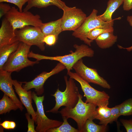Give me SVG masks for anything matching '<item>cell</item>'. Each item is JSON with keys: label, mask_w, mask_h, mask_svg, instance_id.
Here are the masks:
<instances>
[{"label": "cell", "mask_w": 132, "mask_h": 132, "mask_svg": "<svg viewBox=\"0 0 132 132\" xmlns=\"http://www.w3.org/2000/svg\"><path fill=\"white\" fill-rule=\"evenodd\" d=\"M88 45L82 44H75L74 52L71 51V53L62 56H48L33 53L31 51L28 55V57L32 58L39 61L42 60H49L58 61L65 66L67 73L71 71L75 64L80 59L85 57H92L94 56V51Z\"/></svg>", "instance_id": "cell-1"}, {"label": "cell", "mask_w": 132, "mask_h": 132, "mask_svg": "<svg viewBox=\"0 0 132 132\" xmlns=\"http://www.w3.org/2000/svg\"><path fill=\"white\" fill-rule=\"evenodd\" d=\"M64 78L66 85L65 89L62 91L58 88L55 93L52 95L55 98V105L52 109L46 112L56 113L58 112V110L61 107L73 108L77 103L80 93L74 79L70 77L68 79L66 76Z\"/></svg>", "instance_id": "cell-2"}, {"label": "cell", "mask_w": 132, "mask_h": 132, "mask_svg": "<svg viewBox=\"0 0 132 132\" xmlns=\"http://www.w3.org/2000/svg\"><path fill=\"white\" fill-rule=\"evenodd\" d=\"M83 97L79 94L78 101L73 108L67 107L59 111L62 117L71 118L76 122L78 129L80 132H83L84 125L86 120L90 118L95 110L97 106L83 101Z\"/></svg>", "instance_id": "cell-3"}, {"label": "cell", "mask_w": 132, "mask_h": 132, "mask_svg": "<svg viewBox=\"0 0 132 132\" xmlns=\"http://www.w3.org/2000/svg\"><path fill=\"white\" fill-rule=\"evenodd\" d=\"M98 12L97 10L94 9L80 26L73 31L72 33L74 37L79 39L90 46L93 41L88 39L87 36L91 31L97 28L108 29L113 26L114 20L110 22L103 21L97 15Z\"/></svg>", "instance_id": "cell-4"}, {"label": "cell", "mask_w": 132, "mask_h": 132, "mask_svg": "<svg viewBox=\"0 0 132 132\" xmlns=\"http://www.w3.org/2000/svg\"><path fill=\"white\" fill-rule=\"evenodd\" d=\"M31 46L20 42L17 49L10 56L2 69L11 73L18 72L25 67L38 64L39 61H32L28 58Z\"/></svg>", "instance_id": "cell-5"}, {"label": "cell", "mask_w": 132, "mask_h": 132, "mask_svg": "<svg viewBox=\"0 0 132 132\" xmlns=\"http://www.w3.org/2000/svg\"><path fill=\"white\" fill-rule=\"evenodd\" d=\"M10 22L14 31L27 26L40 27L43 23L40 16L28 11H20L13 6L4 16Z\"/></svg>", "instance_id": "cell-6"}, {"label": "cell", "mask_w": 132, "mask_h": 132, "mask_svg": "<svg viewBox=\"0 0 132 132\" xmlns=\"http://www.w3.org/2000/svg\"><path fill=\"white\" fill-rule=\"evenodd\" d=\"M67 74L80 84L84 93V96L86 98V103L92 104L98 107L103 105H108L110 97L105 91L96 89L76 72L70 71Z\"/></svg>", "instance_id": "cell-7"}, {"label": "cell", "mask_w": 132, "mask_h": 132, "mask_svg": "<svg viewBox=\"0 0 132 132\" xmlns=\"http://www.w3.org/2000/svg\"><path fill=\"white\" fill-rule=\"evenodd\" d=\"M16 41L31 46H36L42 51L45 49L43 41L45 35L40 27L27 26L15 31Z\"/></svg>", "instance_id": "cell-8"}, {"label": "cell", "mask_w": 132, "mask_h": 132, "mask_svg": "<svg viewBox=\"0 0 132 132\" xmlns=\"http://www.w3.org/2000/svg\"><path fill=\"white\" fill-rule=\"evenodd\" d=\"M44 96H38L36 93L32 92V98L35 104L37 111L36 112L37 126L35 129L36 132H46L49 129L58 127L63 122L49 119L45 115L43 102Z\"/></svg>", "instance_id": "cell-9"}, {"label": "cell", "mask_w": 132, "mask_h": 132, "mask_svg": "<svg viewBox=\"0 0 132 132\" xmlns=\"http://www.w3.org/2000/svg\"><path fill=\"white\" fill-rule=\"evenodd\" d=\"M63 11L61 18L62 31H74L80 26L87 17L81 9L76 7L67 6Z\"/></svg>", "instance_id": "cell-10"}, {"label": "cell", "mask_w": 132, "mask_h": 132, "mask_svg": "<svg viewBox=\"0 0 132 132\" xmlns=\"http://www.w3.org/2000/svg\"><path fill=\"white\" fill-rule=\"evenodd\" d=\"M75 72L87 82L98 85L108 89L111 86L107 81L99 76L97 70L86 66L82 59L78 61L73 67Z\"/></svg>", "instance_id": "cell-11"}, {"label": "cell", "mask_w": 132, "mask_h": 132, "mask_svg": "<svg viewBox=\"0 0 132 132\" xmlns=\"http://www.w3.org/2000/svg\"><path fill=\"white\" fill-rule=\"evenodd\" d=\"M66 69L64 65L59 62L50 72H43L31 81L22 82V83L24 84L22 87L27 91L34 88L37 95H41L44 92V86L47 79L50 77Z\"/></svg>", "instance_id": "cell-12"}, {"label": "cell", "mask_w": 132, "mask_h": 132, "mask_svg": "<svg viewBox=\"0 0 132 132\" xmlns=\"http://www.w3.org/2000/svg\"><path fill=\"white\" fill-rule=\"evenodd\" d=\"M11 73L3 69L0 70V89L10 97L22 111L24 108L22 102L17 97L13 88V80L11 76Z\"/></svg>", "instance_id": "cell-13"}, {"label": "cell", "mask_w": 132, "mask_h": 132, "mask_svg": "<svg viewBox=\"0 0 132 132\" xmlns=\"http://www.w3.org/2000/svg\"><path fill=\"white\" fill-rule=\"evenodd\" d=\"M13 83L15 91L19 96L21 101L26 108L27 112L31 116L36 123V112L32 105V92L31 90L27 91L24 88L22 87V82L13 80Z\"/></svg>", "instance_id": "cell-14"}, {"label": "cell", "mask_w": 132, "mask_h": 132, "mask_svg": "<svg viewBox=\"0 0 132 132\" xmlns=\"http://www.w3.org/2000/svg\"><path fill=\"white\" fill-rule=\"evenodd\" d=\"M16 41L15 31L10 22L4 17L0 28V47Z\"/></svg>", "instance_id": "cell-15"}, {"label": "cell", "mask_w": 132, "mask_h": 132, "mask_svg": "<svg viewBox=\"0 0 132 132\" xmlns=\"http://www.w3.org/2000/svg\"><path fill=\"white\" fill-rule=\"evenodd\" d=\"M51 5L55 6L63 11L67 7L65 2L61 0H28L23 11H28L33 7L41 8Z\"/></svg>", "instance_id": "cell-16"}, {"label": "cell", "mask_w": 132, "mask_h": 132, "mask_svg": "<svg viewBox=\"0 0 132 132\" xmlns=\"http://www.w3.org/2000/svg\"><path fill=\"white\" fill-rule=\"evenodd\" d=\"M114 32H109L101 34L95 40L98 46L102 49L112 47L117 41L118 36L114 35Z\"/></svg>", "instance_id": "cell-17"}, {"label": "cell", "mask_w": 132, "mask_h": 132, "mask_svg": "<svg viewBox=\"0 0 132 132\" xmlns=\"http://www.w3.org/2000/svg\"><path fill=\"white\" fill-rule=\"evenodd\" d=\"M40 28L45 36L54 35L58 38L59 34L62 31L61 18L46 23H43Z\"/></svg>", "instance_id": "cell-18"}, {"label": "cell", "mask_w": 132, "mask_h": 132, "mask_svg": "<svg viewBox=\"0 0 132 132\" xmlns=\"http://www.w3.org/2000/svg\"><path fill=\"white\" fill-rule=\"evenodd\" d=\"M20 42L16 41L0 47V70L2 69L10 56L17 49Z\"/></svg>", "instance_id": "cell-19"}, {"label": "cell", "mask_w": 132, "mask_h": 132, "mask_svg": "<svg viewBox=\"0 0 132 132\" xmlns=\"http://www.w3.org/2000/svg\"><path fill=\"white\" fill-rule=\"evenodd\" d=\"M123 0H109L105 12L102 14L99 15L100 18L103 21L110 22L113 20L112 15L114 11L122 4Z\"/></svg>", "instance_id": "cell-20"}, {"label": "cell", "mask_w": 132, "mask_h": 132, "mask_svg": "<svg viewBox=\"0 0 132 132\" xmlns=\"http://www.w3.org/2000/svg\"><path fill=\"white\" fill-rule=\"evenodd\" d=\"M19 109L17 105L8 96L4 94L0 100V114H5L11 110Z\"/></svg>", "instance_id": "cell-21"}, {"label": "cell", "mask_w": 132, "mask_h": 132, "mask_svg": "<svg viewBox=\"0 0 132 132\" xmlns=\"http://www.w3.org/2000/svg\"><path fill=\"white\" fill-rule=\"evenodd\" d=\"M111 114V108L108 107V105H101L96 109L89 118L98 120L101 122L108 119Z\"/></svg>", "instance_id": "cell-22"}, {"label": "cell", "mask_w": 132, "mask_h": 132, "mask_svg": "<svg viewBox=\"0 0 132 132\" xmlns=\"http://www.w3.org/2000/svg\"><path fill=\"white\" fill-rule=\"evenodd\" d=\"M91 118L88 119L84 125L83 132H105L107 129V126L97 124Z\"/></svg>", "instance_id": "cell-23"}, {"label": "cell", "mask_w": 132, "mask_h": 132, "mask_svg": "<svg viewBox=\"0 0 132 132\" xmlns=\"http://www.w3.org/2000/svg\"><path fill=\"white\" fill-rule=\"evenodd\" d=\"M63 122L59 126L50 129L46 132H80L79 130L71 126L68 122L67 119L65 117H62Z\"/></svg>", "instance_id": "cell-24"}, {"label": "cell", "mask_w": 132, "mask_h": 132, "mask_svg": "<svg viewBox=\"0 0 132 132\" xmlns=\"http://www.w3.org/2000/svg\"><path fill=\"white\" fill-rule=\"evenodd\" d=\"M118 105L120 116H128L132 115V98L125 100Z\"/></svg>", "instance_id": "cell-25"}, {"label": "cell", "mask_w": 132, "mask_h": 132, "mask_svg": "<svg viewBox=\"0 0 132 132\" xmlns=\"http://www.w3.org/2000/svg\"><path fill=\"white\" fill-rule=\"evenodd\" d=\"M110 108L111 114L110 117L103 121L99 122V124L107 126L109 123H111L113 121H117L118 118L120 116L119 105H116Z\"/></svg>", "instance_id": "cell-26"}, {"label": "cell", "mask_w": 132, "mask_h": 132, "mask_svg": "<svg viewBox=\"0 0 132 132\" xmlns=\"http://www.w3.org/2000/svg\"><path fill=\"white\" fill-rule=\"evenodd\" d=\"M114 31L113 27L108 29L97 28L91 30L87 36V38L93 42L101 34L107 32H114Z\"/></svg>", "instance_id": "cell-27"}, {"label": "cell", "mask_w": 132, "mask_h": 132, "mask_svg": "<svg viewBox=\"0 0 132 132\" xmlns=\"http://www.w3.org/2000/svg\"><path fill=\"white\" fill-rule=\"evenodd\" d=\"M28 0H0V2H7L13 4L17 6L19 11L22 12V11L23 6L26 2H28Z\"/></svg>", "instance_id": "cell-28"}, {"label": "cell", "mask_w": 132, "mask_h": 132, "mask_svg": "<svg viewBox=\"0 0 132 132\" xmlns=\"http://www.w3.org/2000/svg\"><path fill=\"white\" fill-rule=\"evenodd\" d=\"M58 39L55 35H49L45 36L43 41L46 45L51 46L54 45Z\"/></svg>", "instance_id": "cell-29"}, {"label": "cell", "mask_w": 132, "mask_h": 132, "mask_svg": "<svg viewBox=\"0 0 132 132\" xmlns=\"http://www.w3.org/2000/svg\"><path fill=\"white\" fill-rule=\"evenodd\" d=\"M30 115L28 112L25 114V116L28 122L27 132H36L35 129L34 123L35 121L33 119H31L30 117Z\"/></svg>", "instance_id": "cell-30"}, {"label": "cell", "mask_w": 132, "mask_h": 132, "mask_svg": "<svg viewBox=\"0 0 132 132\" xmlns=\"http://www.w3.org/2000/svg\"><path fill=\"white\" fill-rule=\"evenodd\" d=\"M11 7L4 2H0V18L6 15L11 9Z\"/></svg>", "instance_id": "cell-31"}, {"label": "cell", "mask_w": 132, "mask_h": 132, "mask_svg": "<svg viewBox=\"0 0 132 132\" xmlns=\"http://www.w3.org/2000/svg\"><path fill=\"white\" fill-rule=\"evenodd\" d=\"M120 121L127 132H132V120L121 119Z\"/></svg>", "instance_id": "cell-32"}, {"label": "cell", "mask_w": 132, "mask_h": 132, "mask_svg": "<svg viewBox=\"0 0 132 132\" xmlns=\"http://www.w3.org/2000/svg\"><path fill=\"white\" fill-rule=\"evenodd\" d=\"M0 125L5 129H13L15 128L16 124L13 121H5L0 123Z\"/></svg>", "instance_id": "cell-33"}, {"label": "cell", "mask_w": 132, "mask_h": 132, "mask_svg": "<svg viewBox=\"0 0 132 132\" xmlns=\"http://www.w3.org/2000/svg\"><path fill=\"white\" fill-rule=\"evenodd\" d=\"M123 8L124 10L129 11L132 9V0H123Z\"/></svg>", "instance_id": "cell-34"}, {"label": "cell", "mask_w": 132, "mask_h": 132, "mask_svg": "<svg viewBox=\"0 0 132 132\" xmlns=\"http://www.w3.org/2000/svg\"><path fill=\"white\" fill-rule=\"evenodd\" d=\"M127 20L129 23L130 26L132 27V15L128 16L127 17ZM118 47L121 49H126L128 52L132 51V45L129 47L125 48L119 45H118Z\"/></svg>", "instance_id": "cell-35"}]
</instances>
